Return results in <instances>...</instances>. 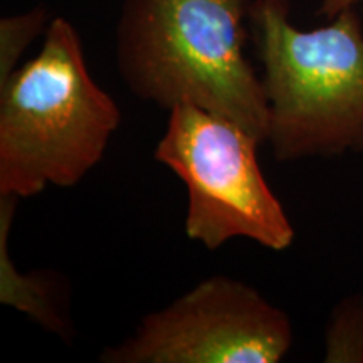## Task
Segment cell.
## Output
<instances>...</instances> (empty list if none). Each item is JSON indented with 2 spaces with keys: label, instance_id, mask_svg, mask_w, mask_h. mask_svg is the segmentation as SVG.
Masks as SVG:
<instances>
[{
  "label": "cell",
  "instance_id": "3957f363",
  "mask_svg": "<svg viewBox=\"0 0 363 363\" xmlns=\"http://www.w3.org/2000/svg\"><path fill=\"white\" fill-rule=\"evenodd\" d=\"M249 29L262 65L272 157L363 155V22L357 7L311 30L291 0H251Z\"/></svg>",
  "mask_w": 363,
  "mask_h": 363
},
{
  "label": "cell",
  "instance_id": "ba28073f",
  "mask_svg": "<svg viewBox=\"0 0 363 363\" xmlns=\"http://www.w3.org/2000/svg\"><path fill=\"white\" fill-rule=\"evenodd\" d=\"M51 21L43 6L0 19V84L11 78L22 54L39 34L45 33Z\"/></svg>",
  "mask_w": 363,
  "mask_h": 363
},
{
  "label": "cell",
  "instance_id": "5b68a950",
  "mask_svg": "<svg viewBox=\"0 0 363 363\" xmlns=\"http://www.w3.org/2000/svg\"><path fill=\"white\" fill-rule=\"evenodd\" d=\"M293 347L289 316L229 276L203 279L150 313L103 363H279Z\"/></svg>",
  "mask_w": 363,
  "mask_h": 363
},
{
  "label": "cell",
  "instance_id": "7a4b0ae2",
  "mask_svg": "<svg viewBox=\"0 0 363 363\" xmlns=\"http://www.w3.org/2000/svg\"><path fill=\"white\" fill-rule=\"evenodd\" d=\"M121 123L93 79L76 27L54 17L38 56L0 84V195L35 197L78 185Z\"/></svg>",
  "mask_w": 363,
  "mask_h": 363
},
{
  "label": "cell",
  "instance_id": "8992f818",
  "mask_svg": "<svg viewBox=\"0 0 363 363\" xmlns=\"http://www.w3.org/2000/svg\"><path fill=\"white\" fill-rule=\"evenodd\" d=\"M17 201L19 199L12 195H0V301L29 315L48 331L66 338L69 326L65 315L57 310L56 281L39 272L22 274L9 254V234Z\"/></svg>",
  "mask_w": 363,
  "mask_h": 363
},
{
  "label": "cell",
  "instance_id": "277c9868",
  "mask_svg": "<svg viewBox=\"0 0 363 363\" xmlns=\"http://www.w3.org/2000/svg\"><path fill=\"white\" fill-rule=\"evenodd\" d=\"M261 145L225 116L192 104L169 110L153 158L187 187L190 240L208 251L238 238L278 252L293 246L294 227L257 162Z\"/></svg>",
  "mask_w": 363,
  "mask_h": 363
},
{
  "label": "cell",
  "instance_id": "9c48e42d",
  "mask_svg": "<svg viewBox=\"0 0 363 363\" xmlns=\"http://www.w3.org/2000/svg\"><path fill=\"white\" fill-rule=\"evenodd\" d=\"M363 4V0H321L320 9H318V16L326 17V19H333L335 16H338L340 12H343L345 9L358 7Z\"/></svg>",
  "mask_w": 363,
  "mask_h": 363
},
{
  "label": "cell",
  "instance_id": "52a82bcc",
  "mask_svg": "<svg viewBox=\"0 0 363 363\" xmlns=\"http://www.w3.org/2000/svg\"><path fill=\"white\" fill-rule=\"evenodd\" d=\"M325 362H363V293L343 299L331 313L325 335Z\"/></svg>",
  "mask_w": 363,
  "mask_h": 363
},
{
  "label": "cell",
  "instance_id": "6da1fadb",
  "mask_svg": "<svg viewBox=\"0 0 363 363\" xmlns=\"http://www.w3.org/2000/svg\"><path fill=\"white\" fill-rule=\"evenodd\" d=\"M251 0H123L115 29L121 79L163 110L192 104L264 145L269 106L244 52Z\"/></svg>",
  "mask_w": 363,
  "mask_h": 363
}]
</instances>
